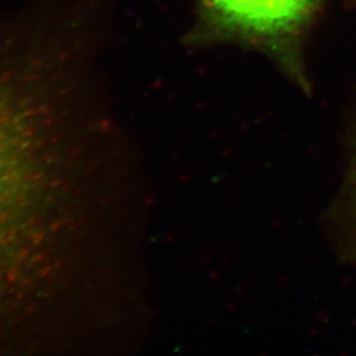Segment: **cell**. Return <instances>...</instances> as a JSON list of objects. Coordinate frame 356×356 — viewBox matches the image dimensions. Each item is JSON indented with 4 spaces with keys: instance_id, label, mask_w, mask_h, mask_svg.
<instances>
[{
    "instance_id": "1",
    "label": "cell",
    "mask_w": 356,
    "mask_h": 356,
    "mask_svg": "<svg viewBox=\"0 0 356 356\" xmlns=\"http://www.w3.org/2000/svg\"><path fill=\"white\" fill-rule=\"evenodd\" d=\"M38 0L0 10V356L83 338L95 279V114Z\"/></svg>"
},
{
    "instance_id": "2",
    "label": "cell",
    "mask_w": 356,
    "mask_h": 356,
    "mask_svg": "<svg viewBox=\"0 0 356 356\" xmlns=\"http://www.w3.org/2000/svg\"><path fill=\"white\" fill-rule=\"evenodd\" d=\"M218 13L235 26L263 35L291 31L316 0H209Z\"/></svg>"
},
{
    "instance_id": "3",
    "label": "cell",
    "mask_w": 356,
    "mask_h": 356,
    "mask_svg": "<svg viewBox=\"0 0 356 356\" xmlns=\"http://www.w3.org/2000/svg\"><path fill=\"white\" fill-rule=\"evenodd\" d=\"M350 201H351V209H353L356 229V151L353 165H351V173H350Z\"/></svg>"
}]
</instances>
